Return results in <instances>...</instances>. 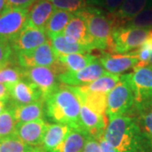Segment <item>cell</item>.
Instances as JSON below:
<instances>
[{
    "label": "cell",
    "instance_id": "obj_9",
    "mask_svg": "<svg viewBox=\"0 0 152 152\" xmlns=\"http://www.w3.org/2000/svg\"><path fill=\"white\" fill-rule=\"evenodd\" d=\"M17 58L20 67L29 69L38 66L51 67L57 62L58 56L52 48L50 40H48L47 42L31 51L17 53Z\"/></svg>",
    "mask_w": 152,
    "mask_h": 152
},
{
    "label": "cell",
    "instance_id": "obj_28",
    "mask_svg": "<svg viewBox=\"0 0 152 152\" xmlns=\"http://www.w3.org/2000/svg\"><path fill=\"white\" fill-rule=\"evenodd\" d=\"M23 78V69L10 64L0 68V83L5 85L9 90Z\"/></svg>",
    "mask_w": 152,
    "mask_h": 152
},
{
    "label": "cell",
    "instance_id": "obj_38",
    "mask_svg": "<svg viewBox=\"0 0 152 152\" xmlns=\"http://www.w3.org/2000/svg\"><path fill=\"white\" fill-rule=\"evenodd\" d=\"M10 97V93L9 88L5 85L0 83V101L7 102Z\"/></svg>",
    "mask_w": 152,
    "mask_h": 152
},
{
    "label": "cell",
    "instance_id": "obj_30",
    "mask_svg": "<svg viewBox=\"0 0 152 152\" xmlns=\"http://www.w3.org/2000/svg\"><path fill=\"white\" fill-rule=\"evenodd\" d=\"M16 121L11 109H5L0 113V140L14 134Z\"/></svg>",
    "mask_w": 152,
    "mask_h": 152
},
{
    "label": "cell",
    "instance_id": "obj_20",
    "mask_svg": "<svg viewBox=\"0 0 152 152\" xmlns=\"http://www.w3.org/2000/svg\"><path fill=\"white\" fill-rule=\"evenodd\" d=\"M44 101L41 100L30 104H15L11 108L16 123H26L42 118Z\"/></svg>",
    "mask_w": 152,
    "mask_h": 152
},
{
    "label": "cell",
    "instance_id": "obj_32",
    "mask_svg": "<svg viewBox=\"0 0 152 152\" xmlns=\"http://www.w3.org/2000/svg\"><path fill=\"white\" fill-rule=\"evenodd\" d=\"M13 53L10 42L0 37V68L10 64V60Z\"/></svg>",
    "mask_w": 152,
    "mask_h": 152
},
{
    "label": "cell",
    "instance_id": "obj_12",
    "mask_svg": "<svg viewBox=\"0 0 152 152\" xmlns=\"http://www.w3.org/2000/svg\"><path fill=\"white\" fill-rule=\"evenodd\" d=\"M48 40L45 30L26 26L16 37L11 41L10 45L13 50L19 53L31 51Z\"/></svg>",
    "mask_w": 152,
    "mask_h": 152
},
{
    "label": "cell",
    "instance_id": "obj_1",
    "mask_svg": "<svg viewBox=\"0 0 152 152\" xmlns=\"http://www.w3.org/2000/svg\"><path fill=\"white\" fill-rule=\"evenodd\" d=\"M104 138L117 152H152V143L137 118L131 116L109 120Z\"/></svg>",
    "mask_w": 152,
    "mask_h": 152
},
{
    "label": "cell",
    "instance_id": "obj_15",
    "mask_svg": "<svg viewBox=\"0 0 152 152\" xmlns=\"http://www.w3.org/2000/svg\"><path fill=\"white\" fill-rule=\"evenodd\" d=\"M63 34L69 42L83 45L91 51L95 49L94 42L87 30L86 23L76 13H74V15L66 26Z\"/></svg>",
    "mask_w": 152,
    "mask_h": 152
},
{
    "label": "cell",
    "instance_id": "obj_41",
    "mask_svg": "<svg viewBox=\"0 0 152 152\" xmlns=\"http://www.w3.org/2000/svg\"><path fill=\"white\" fill-rule=\"evenodd\" d=\"M7 8L6 0H0V14H2Z\"/></svg>",
    "mask_w": 152,
    "mask_h": 152
},
{
    "label": "cell",
    "instance_id": "obj_14",
    "mask_svg": "<svg viewBox=\"0 0 152 152\" xmlns=\"http://www.w3.org/2000/svg\"><path fill=\"white\" fill-rule=\"evenodd\" d=\"M99 61L104 69L113 75H120L130 69H134L139 62L137 50L128 53H105Z\"/></svg>",
    "mask_w": 152,
    "mask_h": 152
},
{
    "label": "cell",
    "instance_id": "obj_7",
    "mask_svg": "<svg viewBox=\"0 0 152 152\" xmlns=\"http://www.w3.org/2000/svg\"><path fill=\"white\" fill-rule=\"evenodd\" d=\"M23 78H26L28 81L32 82L37 86L44 101L60 86L58 75L51 67L38 66L23 69Z\"/></svg>",
    "mask_w": 152,
    "mask_h": 152
},
{
    "label": "cell",
    "instance_id": "obj_27",
    "mask_svg": "<svg viewBox=\"0 0 152 152\" xmlns=\"http://www.w3.org/2000/svg\"><path fill=\"white\" fill-rule=\"evenodd\" d=\"M33 149L34 147L26 145L15 134L0 140V152H30Z\"/></svg>",
    "mask_w": 152,
    "mask_h": 152
},
{
    "label": "cell",
    "instance_id": "obj_18",
    "mask_svg": "<svg viewBox=\"0 0 152 152\" xmlns=\"http://www.w3.org/2000/svg\"><path fill=\"white\" fill-rule=\"evenodd\" d=\"M151 4L152 0H124L119 8L113 14L115 29L124 26L127 22Z\"/></svg>",
    "mask_w": 152,
    "mask_h": 152
},
{
    "label": "cell",
    "instance_id": "obj_24",
    "mask_svg": "<svg viewBox=\"0 0 152 152\" xmlns=\"http://www.w3.org/2000/svg\"><path fill=\"white\" fill-rule=\"evenodd\" d=\"M119 75H113L107 72L104 75L99 77L96 80L89 84L80 86V88L89 92L101 93V94H108L114 86L119 81Z\"/></svg>",
    "mask_w": 152,
    "mask_h": 152
},
{
    "label": "cell",
    "instance_id": "obj_19",
    "mask_svg": "<svg viewBox=\"0 0 152 152\" xmlns=\"http://www.w3.org/2000/svg\"><path fill=\"white\" fill-rule=\"evenodd\" d=\"M73 129L63 124H49L44 135L42 148L45 152H52L60 145Z\"/></svg>",
    "mask_w": 152,
    "mask_h": 152
},
{
    "label": "cell",
    "instance_id": "obj_26",
    "mask_svg": "<svg viewBox=\"0 0 152 152\" xmlns=\"http://www.w3.org/2000/svg\"><path fill=\"white\" fill-rule=\"evenodd\" d=\"M74 13L63 10H55L52 16L45 26V31L48 37L55 34H61L64 32L66 26L69 22Z\"/></svg>",
    "mask_w": 152,
    "mask_h": 152
},
{
    "label": "cell",
    "instance_id": "obj_11",
    "mask_svg": "<svg viewBox=\"0 0 152 152\" xmlns=\"http://www.w3.org/2000/svg\"><path fill=\"white\" fill-rule=\"evenodd\" d=\"M49 124L42 118L26 123H16L14 134L31 146L42 145Z\"/></svg>",
    "mask_w": 152,
    "mask_h": 152
},
{
    "label": "cell",
    "instance_id": "obj_22",
    "mask_svg": "<svg viewBox=\"0 0 152 152\" xmlns=\"http://www.w3.org/2000/svg\"><path fill=\"white\" fill-rule=\"evenodd\" d=\"M77 95L79 96L80 102L85 104L96 113L107 116V95L101 93L89 92L81 90L80 86H75Z\"/></svg>",
    "mask_w": 152,
    "mask_h": 152
},
{
    "label": "cell",
    "instance_id": "obj_35",
    "mask_svg": "<svg viewBox=\"0 0 152 152\" xmlns=\"http://www.w3.org/2000/svg\"><path fill=\"white\" fill-rule=\"evenodd\" d=\"M82 152H102V149L100 146L99 141L97 140L90 136L87 139Z\"/></svg>",
    "mask_w": 152,
    "mask_h": 152
},
{
    "label": "cell",
    "instance_id": "obj_10",
    "mask_svg": "<svg viewBox=\"0 0 152 152\" xmlns=\"http://www.w3.org/2000/svg\"><path fill=\"white\" fill-rule=\"evenodd\" d=\"M106 73L107 71L104 69L97 58L80 70L76 72L67 71L62 75H59L58 80L62 84L64 85L80 86L96 80L99 77L104 75Z\"/></svg>",
    "mask_w": 152,
    "mask_h": 152
},
{
    "label": "cell",
    "instance_id": "obj_33",
    "mask_svg": "<svg viewBox=\"0 0 152 152\" xmlns=\"http://www.w3.org/2000/svg\"><path fill=\"white\" fill-rule=\"evenodd\" d=\"M136 118L143 131L152 143V110L138 116Z\"/></svg>",
    "mask_w": 152,
    "mask_h": 152
},
{
    "label": "cell",
    "instance_id": "obj_34",
    "mask_svg": "<svg viewBox=\"0 0 152 152\" xmlns=\"http://www.w3.org/2000/svg\"><path fill=\"white\" fill-rule=\"evenodd\" d=\"M35 2V0H6V4L7 8H19L28 10Z\"/></svg>",
    "mask_w": 152,
    "mask_h": 152
},
{
    "label": "cell",
    "instance_id": "obj_16",
    "mask_svg": "<svg viewBox=\"0 0 152 152\" xmlns=\"http://www.w3.org/2000/svg\"><path fill=\"white\" fill-rule=\"evenodd\" d=\"M10 93L15 104L25 105L43 100L42 92L37 86L27 80H20L15 84L10 89Z\"/></svg>",
    "mask_w": 152,
    "mask_h": 152
},
{
    "label": "cell",
    "instance_id": "obj_40",
    "mask_svg": "<svg viewBox=\"0 0 152 152\" xmlns=\"http://www.w3.org/2000/svg\"><path fill=\"white\" fill-rule=\"evenodd\" d=\"M143 44L146 45L147 47H149L150 48L152 49V29L149 31L148 36H147L146 40L145 41V42Z\"/></svg>",
    "mask_w": 152,
    "mask_h": 152
},
{
    "label": "cell",
    "instance_id": "obj_13",
    "mask_svg": "<svg viewBox=\"0 0 152 152\" xmlns=\"http://www.w3.org/2000/svg\"><path fill=\"white\" fill-rule=\"evenodd\" d=\"M81 103L80 113V128L87 134L96 140H99L104 135L105 130L107 127V116H102L96 113L85 104Z\"/></svg>",
    "mask_w": 152,
    "mask_h": 152
},
{
    "label": "cell",
    "instance_id": "obj_8",
    "mask_svg": "<svg viewBox=\"0 0 152 152\" xmlns=\"http://www.w3.org/2000/svg\"><path fill=\"white\" fill-rule=\"evenodd\" d=\"M28 10L6 8L0 14V37L10 42L27 24Z\"/></svg>",
    "mask_w": 152,
    "mask_h": 152
},
{
    "label": "cell",
    "instance_id": "obj_37",
    "mask_svg": "<svg viewBox=\"0 0 152 152\" xmlns=\"http://www.w3.org/2000/svg\"><path fill=\"white\" fill-rule=\"evenodd\" d=\"M98 141H99L100 146H101V149H102V152H117L113 149V147L111 146L108 143H107V141L105 140L104 135L102 136L98 140Z\"/></svg>",
    "mask_w": 152,
    "mask_h": 152
},
{
    "label": "cell",
    "instance_id": "obj_31",
    "mask_svg": "<svg viewBox=\"0 0 152 152\" xmlns=\"http://www.w3.org/2000/svg\"><path fill=\"white\" fill-rule=\"evenodd\" d=\"M55 10H63L76 13L87 6L86 0H50Z\"/></svg>",
    "mask_w": 152,
    "mask_h": 152
},
{
    "label": "cell",
    "instance_id": "obj_5",
    "mask_svg": "<svg viewBox=\"0 0 152 152\" xmlns=\"http://www.w3.org/2000/svg\"><path fill=\"white\" fill-rule=\"evenodd\" d=\"M131 82L134 93L133 113L137 116L152 110V65L134 69Z\"/></svg>",
    "mask_w": 152,
    "mask_h": 152
},
{
    "label": "cell",
    "instance_id": "obj_17",
    "mask_svg": "<svg viewBox=\"0 0 152 152\" xmlns=\"http://www.w3.org/2000/svg\"><path fill=\"white\" fill-rule=\"evenodd\" d=\"M55 11L53 4L50 0H38L28 9L26 26L37 29H43L50 17Z\"/></svg>",
    "mask_w": 152,
    "mask_h": 152
},
{
    "label": "cell",
    "instance_id": "obj_44",
    "mask_svg": "<svg viewBox=\"0 0 152 152\" xmlns=\"http://www.w3.org/2000/svg\"><path fill=\"white\" fill-rule=\"evenodd\" d=\"M149 65H152V53L150 57V59H149Z\"/></svg>",
    "mask_w": 152,
    "mask_h": 152
},
{
    "label": "cell",
    "instance_id": "obj_36",
    "mask_svg": "<svg viewBox=\"0 0 152 152\" xmlns=\"http://www.w3.org/2000/svg\"><path fill=\"white\" fill-rule=\"evenodd\" d=\"M123 2L124 0H103L102 7H103L107 12L113 14L119 8Z\"/></svg>",
    "mask_w": 152,
    "mask_h": 152
},
{
    "label": "cell",
    "instance_id": "obj_23",
    "mask_svg": "<svg viewBox=\"0 0 152 152\" xmlns=\"http://www.w3.org/2000/svg\"><path fill=\"white\" fill-rule=\"evenodd\" d=\"M89 137L83 130L73 129L64 142L52 152H82Z\"/></svg>",
    "mask_w": 152,
    "mask_h": 152
},
{
    "label": "cell",
    "instance_id": "obj_21",
    "mask_svg": "<svg viewBox=\"0 0 152 152\" xmlns=\"http://www.w3.org/2000/svg\"><path fill=\"white\" fill-rule=\"evenodd\" d=\"M52 48L57 56L71 53H88L91 50L83 45L69 42L63 33L48 36Z\"/></svg>",
    "mask_w": 152,
    "mask_h": 152
},
{
    "label": "cell",
    "instance_id": "obj_42",
    "mask_svg": "<svg viewBox=\"0 0 152 152\" xmlns=\"http://www.w3.org/2000/svg\"><path fill=\"white\" fill-rule=\"evenodd\" d=\"M5 106H6L5 102L0 101V113H2L5 110Z\"/></svg>",
    "mask_w": 152,
    "mask_h": 152
},
{
    "label": "cell",
    "instance_id": "obj_4",
    "mask_svg": "<svg viewBox=\"0 0 152 152\" xmlns=\"http://www.w3.org/2000/svg\"><path fill=\"white\" fill-rule=\"evenodd\" d=\"M134 93L131 82V74L120 76L119 81L107 95L106 115L108 119L133 113Z\"/></svg>",
    "mask_w": 152,
    "mask_h": 152
},
{
    "label": "cell",
    "instance_id": "obj_43",
    "mask_svg": "<svg viewBox=\"0 0 152 152\" xmlns=\"http://www.w3.org/2000/svg\"><path fill=\"white\" fill-rule=\"evenodd\" d=\"M30 152H45L42 150V148L41 147V148H36V147H34V149H33Z\"/></svg>",
    "mask_w": 152,
    "mask_h": 152
},
{
    "label": "cell",
    "instance_id": "obj_2",
    "mask_svg": "<svg viewBox=\"0 0 152 152\" xmlns=\"http://www.w3.org/2000/svg\"><path fill=\"white\" fill-rule=\"evenodd\" d=\"M44 102L46 113L53 121L82 130L80 124L81 103L75 86L60 84L54 92L45 99Z\"/></svg>",
    "mask_w": 152,
    "mask_h": 152
},
{
    "label": "cell",
    "instance_id": "obj_6",
    "mask_svg": "<svg viewBox=\"0 0 152 152\" xmlns=\"http://www.w3.org/2000/svg\"><path fill=\"white\" fill-rule=\"evenodd\" d=\"M150 30L129 26L114 29L113 31V53L124 54L138 49L146 40Z\"/></svg>",
    "mask_w": 152,
    "mask_h": 152
},
{
    "label": "cell",
    "instance_id": "obj_3",
    "mask_svg": "<svg viewBox=\"0 0 152 152\" xmlns=\"http://www.w3.org/2000/svg\"><path fill=\"white\" fill-rule=\"evenodd\" d=\"M76 14L80 15L86 23L87 30L94 42L95 49L113 53V31L115 29L113 15L95 6H86Z\"/></svg>",
    "mask_w": 152,
    "mask_h": 152
},
{
    "label": "cell",
    "instance_id": "obj_45",
    "mask_svg": "<svg viewBox=\"0 0 152 152\" xmlns=\"http://www.w3.org/2000/svg\"><path fill=\"white\" fill-rule=\"evenodd\" d=\"M35 1H38V0H35Z\"/></svg>",
    "mask_w": 152,
    "mask_h": 152
},
{
    "label": "cell",
    "instance_id": "obj_29",
    "mask_svg": "<svg viewBox=\"0 0 152 152\" xmlns=\"http://www.w3.org/2000/svg\"><path fill=\"white\" fill-rule=\"evenodd\" d=\"M124 26L152 29V4L139 13L137 15L126 23Z\"/></svg>",
    "mask_w": 152,
    "mask_h": 152
},
{
    "label": "cell",
    "instance_id": "obj_39",
    "mask_svg": "<svg viewBox=\"0 0 152 152\" xmlns=\"http://www.w3.org/2000/svg\"><path fill=\"white\" fill-rule=\"evenodd\" d=\"M103 0H86L87 6H95V7H99L102 5Z\"/></svg>",
    "mask_w": 152,
    "mask_h": 152
},
{
    "label": "cell",
    "instance_id": "obj_25",
    "mask_svg": "<svg viewBox=\"0 0 152 152\" xmlns=\"http://www.w3.org/2000/svg\"><path fill=\"white\" fill-rule=\"evenodd\" d=\"M96 59V56L90 53H71L58 56V60L65 66L67 71L72 72L80 70Z\"/></svg>",
    "mask_w": 152,
    "mask_h": 152
}]
</instances>
